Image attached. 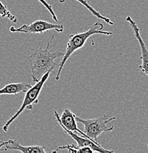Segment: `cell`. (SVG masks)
<instances>
[{
    "label": "cell",
    "instance_id": "6",
    "mask_svg": "<svg viewBox=\"0 0 148 153\" xmlns=\"http://www.w3.org/2000/svg\"><path fill=\"white\" fill-rule=\"evenodd\" d=\"M126 22H128L130 27L133 30L135 37H136L137 41H138L140 49H141V64L139 66V68L141 70L142 72H144L146 75L148 76V49L147 46H146L145 43H144L142 38H141V34H140L139 28H138L136 22L130 16H127Z\"/></svg>",
    "mask_w": 148,
    "mask_h": 153
},
{
    "label": "cell",
    "instance_id": "8",
    "mask_svg": "<svg viewBox=\"0 0 148 153\" xmlns=\"http://www.w3.org/2000/svg\"><path fill=\"white\" fill-rule=\"evenodd\" d=\"M1 150H15L23 153H45V146H22L19 141L14 139H9L7 141H1L0 142V149Z\"/></svg>",
    "mask_w": 148,
    "mask_h": 153
},
{
    "label": "cell",
    "instance_id": "7",
    "mask_svg": "<svg viewBox=\"0 0 148 153\" xmlns=\"http://www.w3.org/2000/svg\"><path fill=\"white\" fill-rule=\"evenodd\" d=\"M54 115H55V117L56 118L57 121H58L60 125L63 126L65 128L70 130V131L80 133L83 136L87 138L86 135L77 127V121L75 119L76 115L74 113L71 112L69 109H68V108L64 109V111L62 113L60 116L56 111H54Z\"/></svg>",
    "mask_w": 148,
    "mask_h": 153
},
{
    "label": "cell",
    "instance_id": "10",
    "mask_svg": "<svg viewBox=\"0 0 148 153\" xmlns=\"http://www.w3.org/2000/svg\"><path fill=\"white\" fill-rule=\"evenodd\" d=\"M65 1H66V0H59V1L60 3L65 2ZM74 1H78V2L80 3V4H82L83 5L85 6V7H86V8L88 9L91 13L92 15H94L95 17H97V19H102V20H103L104 22H106V23L109 24V25H114V22H113L112 21L110 20V19L109 18H107V17H105V16H103V15H101V14L100 13V12H98L97 10H96L92 6H91L90 4H89L88 1H87L86 0H74Z\"/></svg>",
    "mask_w": 148,
    "mask_h": 153
},
{
    "label": "cell",
    "instance_id": "5",
    "mask_svg": "<svg viewBox=\"0 0 148 153\" xmlns=\"http://www.w3.org/2000/svg\"><path fill=\"white\" fill-rule=\"evenodd\" d=\"M52 30H55L58 33H63L64 27L63 25L52 24L43 20H36L29 25H23L19 28H16L13 26L10 27L11 33H43Z\"/></svg>",
    "mask_w": 148,
    "mask_h": 153
},
{
    "label": "cell",
    "instance_id": "2",
    "mask_svg": "<svg viewBox=\"0 0 148 153\" xmlns=\"http://www.w3.org/2000/svg\"><path fill=\"white\" fill-rule=\"evenodd\" d=\"M103 28H104V27L101 22H95L89 27L88 30L83 32V33H76L74 34L69 35V41H68L67 45H66V52H64V55H63L61 61L58 63V71L56 76H55L56 80H58L60 79V73H61L65 63H66L68 59L75 51L82 49L84 47L88 38L96 34L105 35V36H111L113 34L112 32L105 31Z\"/></svg>",
    "mask_w": 148,
    "mask_h": 153
},
{
    "label": "cell",
    "instance_id": "4",
    "mask_svg": "<svg viewBox=\"0 0 148 153\" xmlns=\"http://www.w3.org/2000/svg\"><path fill=\"white\" fill-rule=\"evenodd\" d=\"M52 70H50L48 72L46 73V74L41 77V79H40L39 82H36V83L35 84V85L31 86V88L26 92V94H25L24 101L23 102H22V105H21L19 109L17 111V112L4 124V126H3L2 129L4 132L7 131L9 126L13 122V121L15 120V119H16L19 116V115L22 114L25 110H33V105H36L39 103V97L40 94H41V90H42L43 86H44V83H45V82H47V79H48L49 74H50V73L52 72Z\"/></svg>",
    "mask_w": 148,
    "mask_h": 153
},
{
    "label": "cell",
    "instance_id": "13",
    "mask_svg": "<svg viewBox=\"0 0 148 153\" xmlns=\"http://www.w3.org/2000/svg\"><path fill=\"white\" fill-rule=\"evenodd\" d=\"M38 1H39L40 3H41V4H42L43 5H44V7H46V9H47V10L49 11V13H50L51 15H52V19H54V21H55V22H58V18H57L56 14L55 13V12H54L53 9H52V6L50 4H49V3L47 2V1H46V0H38Z\"/></svg>",
    "mask_w": 148,
    "mask_h": 153
},
{
    "label": "cell",
    "instance_id": "3",
    "mask_svg": "<svg viewBox=\"0 0 148 153\" xmlns=\"http://www.w3.org/2000/svg\"><path fill=\"white\" fill-rule=\"evenodd\" d=\"M77 122L83 124L84 126V133L86 135L87 138L93 141L94 142L98 143V137L105 132L113 131L114 126L113 123L117 119L116 116L109 118L106 115H103L100 117L94 119H83L78 116H75Z\"/></svg>",
    "mask_w": 148,
    "mask_h": 153
},
{
    "label": "cell",
    "instance_id": "12",
    "mask_svg": "<svg viewBox=\"0 0 148 153\" xmlns=\"http://www.w3.org/2000/svg\"><path fill=\"white\" fill-rule=\"evenodd\" d=\"M0 16L1 18H6L9 20L13 22V23L18 22V19L14 15L11 13V12L9 10L7 6L4 5L1 1H0Z\"/></svg>",
    "mask_w": 148,
    "mask_h": 153
},
{
    "label": "cell",
    "instance_id": "14",
    "mask_svg": "<svg viewBox=\"0 0 148 153\" xmlns=\"http://www.w3.org/2000/svg\"><path fill=\"white\" fill-rule=\"evenodd\" d=\"M147 146H148V144H147Z\"/></svg>",
    "mask_w": 148,
    "mask_h": 153
},
{
    "label": "cell",
    "instance_id": "11",
    "mask_svg": "<svg viewBox=\"0 0 148 153\" xmlns=\"http://www.w3.org/2000/svg\"><path fill=\"white\" fill-rule=\"evenodd\" d=\"M60 149H68L69 152H74V153H93L94 151L89 146H82L80 147L77 145L75 144H68L66 146H58L55 150H54L52 152H56Z\"/></svg>",
    "mask_w": 148,
    "mask_h": 153
},
{
    "label": "cell",
    "instance_id": "1",
    "mask_svg": "<svg viewBox=\"0 0 148 153\" xmlns=\"http://www.w3.org/2000/svg\"><path fill=\"white\" fill-rule=\"evenodd\" d=\"M54 39L52 35L51 39L47 42V47L44 49L39 47V49H31L33 53L28 56H24L29 62L30 68L31 70V76L33 82H38L43 76L54 68L58 67V63H55V60L63 56L64 53L60 51L52 50L51 41Z\"/></svg>",
    "mask_w": 148,
    "mask_h": 153
},
{
    "label": "cell",
    "instance_id": "9",
    "mask_svg": "<svg viewBox=\"0 0 148 153\" xmlns=\"http://www.w3.org/2000/svg\"><path fill=\"white\" fill-rule=\"evenodd\" d=\"M31 88V85L27 82H16L10 83L5 85L2 88H0V95L1 94H13L26 93Z\"/></svg>",
    "mask_w": 148,
    "mask_h": 153
}]
</instances>
